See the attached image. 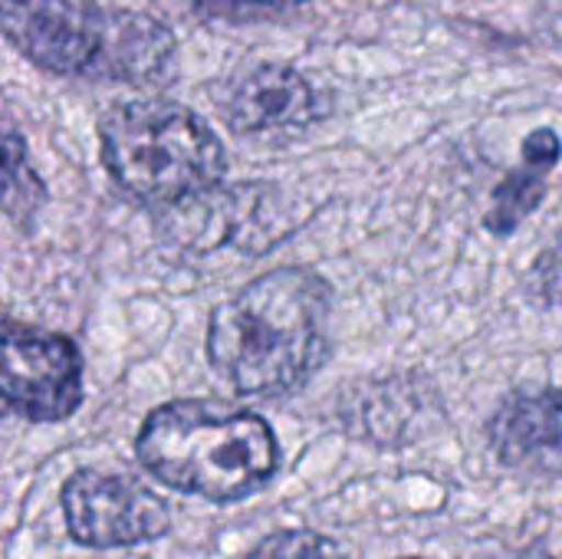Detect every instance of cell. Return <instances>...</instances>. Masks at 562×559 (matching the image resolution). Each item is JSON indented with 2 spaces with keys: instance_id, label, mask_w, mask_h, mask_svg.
<instances>
[{
  "instance_id": "cell-10",
  "label": "cell",
  "mask_w": 562,
  "mask_h": 559,
  "mask_svg": "<svg viewBox=\"0 0 562 559\" xmlns=\"http://www.w3.org/2000/svg\"><path fill=\"white\" fill-rule=\"evenodd\" d=\"M560 138L553 128H537L524 142V165L510 171L497 188H494V204L484 217V227L497 237L514 234L527 214L537 211V204L547 194V175L560 161Z\"/></svg>"
},
{
  "instance_id": "cell-14",
  "label": "cell",
  "mask_w": 562,
  "mask_h": 559,
  "mask_svg": "<svg viewBox=\"0 0 562 559\" xmlns=\"http://www.w3.org/2000/svg\"><path fill=\"white\" fill-rule=\"evenodd\" d=\"M204 10L214 13H277V10H293L310 0H198Z\"/></svg>"
},
{
  "instance_id": "cell-5",
  "label": "cell",
  "mask_w": 562,
  "mask_h": 559,
  "mask_svg": "<svg viewBox=\"0 0 562 559\" xmlns=\"http://www.w3.org/2000/svg\"><path fill=\"white\" fill-rule=\"evenodd\" d=\"M82 402L72 339L0 316V418L63 422Z\"/></svg>"
},
{
  "instance_id": "cell-11",
  "label": "cell",
  "mask_w": 562,
  "mask_h": 559,
  "mask_svg": "<svg viewBox=\"0 0 562 559\" xmlns=\"http://www.w3.org/2000/svg\"><path fill=\"white\" fill-rule=\"evenodd\" d=\"M46 201V188L30 168L26 142L16 132H0V208L13 221H30Z\"/></svg>"
},
{
  "instance_id": "cell-13",
  "label": "cell",
  "mask_w": 562,
  "mask_h": 559,
  "mask_svg": "<svg viewBox=\"0 0 562 559\" xmlns=\"http://www.w3.org/2000/svg\"><path fill=\"white\" fill-rule=\"evenodd\" d=\"M527 290L540 306H562V234H557V241L533 260Z\"/></svg>"
},
{
  "instance_id": "cell-9",
  "label": "cell",
  "mask_w": 562,
  "mask_h": 559,
  "mask_svg": "<svg viewBox=\"0 0 562 559\" xmlns=\"http://www.w3.org/2000/svg\"><path fill=\"white\" fill-rule=\"evenodd\" d=\"M438 392L418 376H395L359 399V432L375 445L398 448L435 428Z\"/></svg>"
},
{
  "instance_id": "cell-1",
  "label": "cell",
  "mask_w": 562,
  "mask_h": 559,
  "mask_svg": "<svg viewBox=\"0 0 562 559\" xmlns=\"http://www.w3.org/2000/svg\"><path fill=\"white\" fill-rule=\"evenodd\" d=\"M329 283L313 270H270L211 313L207 359L237 392H293L329 353Z\"/></svg>"
},
{
  "instance_id": "cell-2",
  "label": "cell",
  "mask_w": 562,
  "mask_h": 559,
  "mask_svg": "<svg viewBox=\"0 0 562 559\" xmlns=\"http://www.w3.org/2000/svg\"><path fill=\"white\" fill-rule=\"evenodd\" d=\"M3 36L40 69L89 79L148 82L175 59V33L95 0H0Z\"/></svg>"
},
{
  "instance_id": "cell-6",
  "label": "cell",
  "mask_w": 562,
  "mask_h": 559,
  "mask_svg": "<svg viewBox=\"0 0 562 559\" xmlns=\"http://www.w3.org/2000/svg\"><path fill=\"white\" fill-rule=\"evenodd\" d=\"M63 514L76 544L82 547H135L168 534V504L138 481L79 471L63 488Z\"/></svg>"
},
{
  "instance_id": "cell-4",
  "label": "cell",
  "mask_w": 562,
  "mask_h": 559,
  "mask_svg": "<svg viewBox=\"0 0 562 559\" xmlns=\"http://www.w3.org/2000/svg\"><path fill=\"white\" fill-rule=\"evenodd\" d=\"M102 161L135 198L178 204L214 188L224 175V148L211 125L165 99H135L99 122Z\"/></svg>"
},
{
  "instance_id": "cell-3",
  "label": "cell",
  "mask_w": 562,
  "mask_h": 559,
  "mask_svg": "<svg viewBox=\"0 0 562 559\" xmlns=\"http://www.w3.org/2000/svg\"><path fill=\"white\" fill-rule=\"evenodd\" d=\"M138 461L168 488L231 504L260 491L277 465L270 425L250 412L221 415L204 402H168L155 409L135 441Z\"/></svg>"
},
{
  "instance_id": "cell-15",
  "label": "cell",
  "mask_w": 562,
  "mask_h": 559,
  "mask_svg": "<svg viewBox=\"0 0 562 559\" xmlns=\"http://www.w3.org/2000/svg\"><path fill=\"white\" fill-rule=\"evenodd\" d=\"M517 559H553L547 550H527L524 557H517Z\"/></svg>"
},
{
  "instance_id": "cell-8",
  "label": "cell",
  "mask_w": 562,
  "mask_h": 559,
  "mask_svg": "<svg viewBox=\"0 0 562 559\" xmlns=\"http://www.w3.org/2000/svg\"><path fill=\"white\" fill-rule=\"evenodd\" d=\"M316 92L290 66H257L234 79L224 96L231 128L247 135L303 128L316 119Z\"/></svg>"
},
{
  "instance_id": "cell-7",
  "label": "cell",
  "mask_w": 562,
  "mask_h": 559,
  "mask_svg": "<svg viewBox=\"0 0 562 559\" xmlns=\"http://www.w3.org/2000/svg\"><path fill=\"white\" fill-rule=\"evenodd\" d=\"M487 435L507 471L562 478V389L514 392L494 412Z\"/></svg>"
},
{
  "instance_id": "cell-12",
  "label": "cell",
  "mask_w": 562,
  "mask_h": 559,
  "mask_svg": "<svg viewBox=\"0 0 562 559\" xmlns=\"http://www.w3.org/2000/svg\"><path fill=\"white\" fill-rule=\"evenodd\" d=\"M244 559H346L342 550L313 530H280L263 537Z\"/></svg>"
}]
</instances>
